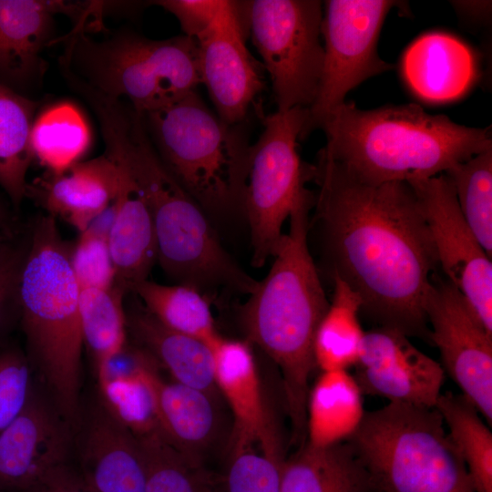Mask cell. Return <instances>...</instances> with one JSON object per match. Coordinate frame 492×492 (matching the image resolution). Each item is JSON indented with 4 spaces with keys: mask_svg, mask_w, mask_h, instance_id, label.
<instances>
[{
    "mask_svg": "<svg viewBox=\"0 0 492 492\" xmlns=\"http://www.w3.org/2000/svg\"><path fill=\"white\" fill-rule=\"evenodd\" d=\"M31 145L34 159L56 172L79 161L90 145V131L80 112L63 103L36 117Z\"/></svg>",
    "mask_w": 492,
    "mask_h": 492,
    "instance_id": "obj_33",
    "label": "cell"
},
{
    "mask_svg": "<svg viewBox=\"0 0 492 492\" xmlns=\"http://www.w3.org/2000/svg\"><path fill=\"white\" fill-rule=\"evenodd\" d=\"M38 108V101L0 85V188L15 210L26 199Z\"/></svg>",
    "mask_w": 492,
    "mask_h": 492,
    "instance_id": "obj_27",
    "label": "cell"
},
{
    "mask_svg": "<svg viewBox=\"0 0 492 492\" xmlns=\"http://www.w3.org/2000/svg\"><path fill=\"white\" fill-rule=\"evenodd\" d=\"M364 414L363 394L348 370L321 372L308 393L306 442L316 447L346 442Z\"/></svg>",
    "mask_w": 492,
    "mask_h": 492,
    "instance_id": "obj_25",
    "label": "cell"
},
{
    "mask_svg": "<svg viewBox=\"0 0 492 492\" xmlns=\"http://www.w3.org/2000/svg\"><path fill=\"white\" fill-rule=\"evenodd\" d=\"M131 292L169 330L200 339L210 346L220 336L215 329L210 302L201 292L191 286L145 280Z\"/></svg>",
    "mask_w": 492,
    "mask_h": 492,
    "instance_id": "obj_29",
    "label": "cell"
},
{
    "mask_svg": "<svg viewBox=\"0 0 492 492\" xmlns=\"http://www.w3.org/2000/svg\"><path fill=\"white\" fill-rule=\"evenodd\" d=\"M436 408L461 456L475 492H492V434L462 395L441 394Z\"/></svg>",
    "mask_w": 492,
    "mask_h": 492,
    "instance_id": "obj_30",
    "label": "cell"
},
{
    "mask_svg": "<svg viewBox=\"0 0 492 492\" xmlns=\"http://www.w3.org/2000/svg\"><path fill=\"white\" fill-rule=\"evenodd\" d=\"M310 180L332 277L359 294L361 311L380 327L429 337L425 307L438 261L411 185L367 182L321 150Z\"/></svg>",
    "mask_w": 492,
    "mask_h": 492,
    "instance_id": "obj_1",
    "label": "cell"
},
{
    "mask_svg": "<svg viewBox=\"0 0 492 492\" xmlns=\"http://www.w3.org/2000/svg\"><path fill=\"white\" fill-rule=\"evenodd\" d=\"M62 40L63 77L107 97L127 98L138 115L164 108L201 84L199 44L184 35L156 40L120 29L97 40L71 29L56 43Z\"/></svg>",
    "mask_w": 492,
    "mask_h": 492,
    "instance_id": "obj_6",
    "label": "cell"
},
{
    "mask_svg": "<svg viewBox=\"0 0 492 492\" xmlns=\"http://www.w3.org/2000/svg\"><path fill=\"white\" fill-rule=\"evenodd\" d=\"M72 465L90 492H146L137 437L97 389L74 425Z\"/></svg>",
    "mask_w": 492,
    "mask_h": 492,
    "instance_id": "obj_15",
    "label": "cell"
},
{
    "mask_svg": "<svg viewBox=\"0 0 492 492\" xmlns=\"http://www.w3.org/2000/svg\"><path fill=\"white\" fill-rule=\"evenodd\" d=\"M106 145L122 156L149 204L164 273L178 284L202 293L227 289L250 295L259 281L224 250L199 203L159 159L140 115L120 101L103 99L92 108Z\"/></svg>",
    "mask_w": 492,
    "mask_h": 492,
    "instance_id": "obj_2",
    "label": "cell"
},
{
    "mask_svg": "<svg viewBox=\"0 0 492 492\" xmlns=\"http://www.w3.org/2000/svg\"><path fill=\"white\" fill-rule=\"evenodd\" d=\"M332 302L316 329L313 340L315 365L321 370H348L356 364L365 332L359 313L362 300L345 282L333 276Z\"/></svg>",
    "mask_w": 492,
    "mask_h": 492,
    "instance_id": "obj_28",
    "label": "cell"
},
{
    "mask_svg": "<svg viewBox=\"0 0 492 492\" xmlns=\"http://www.w3.org/2000/svg\"><path fill=\"white\" fill-rule=\"evenodd\" d=\"M346 442L371 492H475L436 407L388 403L365 412Z\"/></svg>",
    "mask_w": 492,
    "mask_h": 492,
    "instance_id": "obj_8",
    "label": "cell"
},
{
    "mask_svg": "<svg viewBox=\"0 0 492 492\" xmlns=\"http://www.w3.org/2000/svg\"><path fill=\"white\" fill-rule=\"evenodd\" d=\"M116 190V166L104 153L60 171H46L28 182L26 198L80 233L113 202Z\"/></svg>",
    "mask_w": 492,
    "mask_h": 492,
    "instance_id": "obj_21",
    "label": "cell"
},
{
    "mask_svg": "<svg viewBox=\"0 0 492 492\" xmlns=\"http://www.w3.org/2000/svg\"><path fill=\"white\" fill-rule=\"evenodd\" d=\"M70 243V263L80 289L116 285V270L109 233L87 228Z\"/></svg>",
    "mask_w": 492,
    "mask_h": 492,
    "instance_id": "obj_36",
    "label": "cell"
},
{
    "mask_svg": "<svg viewBox=\"0 0 492 492\" xmlns=\"http://www.w3.org/2000/svg\"><path fill=\"white\" fill-rule=\"evenodd\" d=\"M323 4L317 0L244 1L245 23L272 81L277 111L309 108L322 76Z\"/></svg>",
    "mask_w": 492,
    "mask_h": 492,
    "instance_id": "obj_10",
    "label": "cell"
},
{
    "mask_svg": "<svg viewBox=\"0 0 492 492\" xmlns=\"http://www.w3.org/2000/svg\"><path fill=\"white\" fill-rule=\"evenodd\" d=\"M241 1H228L209 32L198 41L201 84L217 116L236 125L245 121L265 87L261 66L244 44Z\"/></svg>",
    "mask_w": 492,
    "mask_h": 492,
    "instance_id": "obj_17",
    "label": "cell"
},
{
    "mask_svg": "<svg viewBox=\"0 0 492 492\" xmlns=\"http://www.w3.org/2000/svg\"><path fill=\"white\" fill-rule=\"evenodd\" d=\"M429 338L442 367L490 425L492 422V333L463 294L448 281L433 277L425 301Z\"/></svg>",
    "mask_w": 492,
    "mask_h": 492,
    "instance_id": "obj_13",
    "label": "cell"
},
{
    "mask_svg": "<svg viewBox=\"0 0 492 492\" xmlns=\"http://www.w3.org/2000/svg\"><path fill=\"white\" fill-rule=\"evenodd\" d=\"M320 128L321 151L371 183L434 177L492 149L490 128L459 125L415 103L363 110L343 102Z\"/></svg>",
    "mask_w": 492,
    "mask_h": 492,
    "instance_id": "obj_4",
    "label": "cell"
},
{
    "mask_svg": "<svg viewBox=\"0 0 492 492\" xmlns=\"http://www.w3.org/2000/svg\"><path fill=\"white\" fill-rule=\"evenodd\" d=\"M117 285L81 289L79 313L84 348L92 361L95 375L128 341L124 297Z\"/></svg>",
    "mask_w": 492,
    "mask_h": 492,
    "instance_id": "obj_32",
    "label": "cell"
},
{
    "mask_svg": "<svg viewBox=\"0 0 492 492\" xmlns=\"http://www.w3.org/2000/svg\"><path fill=\"white\" fill-rule=\"evenodd\" d=\"M281 492H371L364 467L348 442L316 447L307 442L281 468Z\"/></svg>",
    "mask_w": 492,
    "mask_h": 492,
    "instance_id": "obj_26",
    "label": "cell"
},
{
    "mask_svg": "<svg viewBox=\"0 0 492 492\" xmlns=\"http://www.w3.org/2000/svg\"><path fill=\"white\" fill-rule=\"evenodd\" d=\"M284 459L253 448L232 453L221 481V492H281Z\"/></svg>",
    "mask_w": 492,
    "mask_h": 492,
    "instance_id": "obj_38",
    "label": "cell"
},
{
    "mask_svg": "<svg viewBox=\"0 0 492 492\" xmlns=\"http://www.w3.org/2000/svg\"><path fill=\"white\" fill-rule=\"evenodd\" d=\"M140 116L165 168L210 218L242 212L251 147L242 123L222 121L196 91Z\"/></svg>",
    "mask_w": 492,
    "mask_h": 492,
    "instance_id": "obj_7",
    "label": "cell"
},
{
    "mask_svg": "<svg viewBox=\"0 0 492 492\" xmlns=\"http://www.w3.org/2000/svg\"><path fill=\"white\" fill-rule=\"evenodd\" d=\"M158 427L179 451L197 460L211 441L216 429V414L210 394L163 380L158 366L149 372Z\"/></svg>",
    "mask_w": 492,
    "mask_h": 492,
    "instance_id": "obj_24",
    "label": "cell"
},
{
    "mask_svg": "<svg viewBox=\"0 0 492 492\" xmlns=\"http://www.w3.org/2000/svg\"><path fill=\"white\" fill-rule=\"evenodd\" d=\"M158 364L154 360L133 375L107 379L97 384L104 402L135 436L159 428L149 378L150 370Z\"/></svg>",
    "mask_w": 492,
    "mask_h": 492,
    "instance_id": "obj_35",
    "label": "cell"
},
{
    "mask_svg": "<svg viewBox=\"0 0 492 492\" xmlns=\"http://www.w3.org/2000/svg\"><path fill=\"white\" fill-rule=\"evenodd\" d=\"M128 333L173 377V381L213 395L214 358L205 342L161 324L143 306L126 311Z\"/></svg>",
    "mask_w": 492,
    "mask_h": 492,
    "instance_id": "obj_23",
    "label": "cell"
},
{
    "mask_svg": "<svg viewBox=\"0 0 492 492\" xmlns=\"http://www.w3.org/2000/svg\"><path fill=\"white\" fill-rule=\"evenodd\" d=\"M420 202L438 264L492 333V263L465 220L445 174L408 182Z\"/></svg>",
    "mask_w": 492,
    "mask_h": 492,
    "instance_id": "obj_12",
    "label": "cell"
},
{
    "mask_svg": "<svg viewBox=\"0 0 492 492\" xmlns=\"http://www.w3.org/2000/svg\"><path fill=\"white\" fill-rule=\"evenodd\" d=\"M4 236L5 235L0 236V260L2 259L3 255L5 254V252L6 251V250L8 249V247L10 245V244H6L5 242V240L3 239Z\"/></svg>",
    "mask_w": 492,
    "mask_h": 492,
    "instance_id": "obj_44",
    "label": "cell"
},
{
    "mask_svg": "<svg viewBox=\"0 0 492 492\" xmlns=\"http://www.w3.org/2000/svg\"><path fill=\"white\" fill-rule=\"evenodd\" d=\"M105 147V153L117 169L109 246L116 270V285L128 293L138 283L148 280L157 262L156 233L146 197L129 167L114 147Z\"/></svg>",
    "mask_w": 492,
    "mask_h": 492,
    "instance_id": "obj_20",
    "label": "cell"
},
{
    "mask_svg": "<svg viewBox=\"0 0 492 492\" xmlns=\"http://www.w3.org/2000/svg\"><path fill=\"white\" fill-rule=\"evenodd\" d=\"M402 68L411 89L433 102L461 97L476 77V61L469 47L440 32L416 39L405 51Z\"/></svg>",
    "mask_w": 492,
    "mask_h": 492,
    "instance_id": "obj_22",
    "label": "cell"
},
{
    "mask_svg": "<svg viewBox=\"0 0 492 492\" xmlns=\"http://www.w3.org/2000/svg\"><path fill=\"white\" fill-rule=\"evenodd\" d=\"M35 375L25 350L10 343H0V432L26 405Z\"/></svg>",
    "mask_w": 492,
    "mask_h": 492,
    "instance_id": "obj_37",
    "label": "cell"
},
{
    "mask_svg": "<svg viewBox=\"0 0 492 492\" xmlns=\"http://www.w3.org/2000/svg\"><path fill=\"white\" fill-rule=\"evenodd\" d=\"M353 374L362 394L389 403L436 407L445 371L405 333L379 327L365 332Z\"/></svg>",
    "mask_w": 492,
    "mask_h": 492,
    "instance_id": "obj_16",
    "label": "cell"
},
{
    "mask_svg": "<svg viewBox=\"0 0 492 492\" xmlns=\"http://www.w3.org/2000/svg\"><path fill=\"white\" fill-rule=\"evenodd\" d=\"M314 193L300 197L289 218L266 277L242 308L247 336L278 365L292 437L306 436L309 382L316 367L313 340L329 303L308 245L309 214Z\"/></svg>",
    "mask_w": 492,
    "mask_h": 492,
    "instance_id": "obj_3",
    "label": "cell"
},
{
    "mask_svg": "<svg viewBox=\"0 0 492 492\" xmlns=\"http://www.w3.org/2000/svg\"><path fill=\"white\" fill-rule=\"evenodd\" d=\"M401 6L389 0H329L324 2L322 36L323 63L316 97L300 136L303 139L340 105L347 93L371 77L395 67L383 60L377 42L389 11Z\"/></svg>",
    "mask_w": 492,
    "mask_h": 492,
    "instance_id": "obj_11",
    "label": "cell"
},
{
    "mask_svg": "<svg viewBox=\"0 0 492 492\" xmlns=\"http://www.w3.org/2000/svg\"><path fill=\"white\" fill-rule=\"evenodd\" d=\"M217 389L234 417L233 452L253 448L282 456L281 443L265 409L258 372L248 343L221 336L210 346Z\"/></svg>",
    "mask_w": 492,
    "mask_h": 492,
    "instance_id": "obj_19",
    "label": "cell"
},
{
    "mask_svg": "<svg viewBox=\"0 0 492 492\" xmlns=\"http://www.w3.org/2000/svg\"><path fill=\"white\" fill-rule=\"evenodd\" d=\"M28 492H90L72 463L52 472Z\"/></svg>",
    "mask_w": 492,
    "mask_h": 492,
    "instance_id": "obj_41",
    "label": "cell"
},
{
    "mask_svg": "<svg viewBox=\"0 0 492 492\" xmlns=\"http://www.w3.org/2000/svg\"><path fill=\"white\" fill-rule=\"evenodd\" d=\"M0 492H4V491H1V490H0Z\"/></svg>",
    "mask_w": 492,
    "mask_h": 492,
    "instance_id": "obj_45",
    "label": "cell"
},
{
    "mask_svg": "<svg viewBox=\"0 0 492 492\" xmlns=\"http://www.w3.org/2000/svg\"><path fill=\"white\" fill-rule=\"evenodd\" d=\"M456 9L465 16L472 19H487L490 14L491 2L487 1H456L452 2Z\"/></svg>",
    "mask_w": 492,
    "mask_h": 492,
    "instance_id": "obj_42",
    "label": "cell"
},
{
    "mask_svg": "<svg viewBox=\"0 0 492 492\" xmlns=\"http://www.w3.org/2000/svg\"><path fill=\"white\" fill-rule=\"evenodd\" d=\"M445 174L453 185L465 220L491 258L492 149L453 166Z\"/></svg>",
    "mask_w": 492,
    "mask_h": 492,
    "instance_id": "obj_34",
    "label": "cell"
},
{
    "mask_svg": "<svg viewBox=\"0 0 492 492\" xmlns=\"http://www.w3.org/2000/svg\"><path fill=\"white\" fill-rule=\"evenodd\" d=\"M143 462L146 492H221L201 461L175 448L159 429L135 436Z\"/></svg>",
    "mask_w": 492,
    "mask_h": 492,
    "instance_id": "obj_31",
    "label": "cell"
},
{
    "mask_svg": "<svg viewBox=\"0 0 492 492\" xmlns=\"http://www.w3.org/2000/svg\"><path fill=\"white\" fill-rule=\"evenodd\" d=\"M226 0H158L151 4L172 14L184 36L201 39L213 26L227 5Z\"/></svg>",
    "mask_w": 492,
    "mask_h": 492,
    "instance_id": "obj_39",
    "label": "cell"
},
{
    "mask_svg": "<svg viewBox=\"0 0 492 492\" xmlns=\"http://www.w3.org/2000/svg\"><path fill=\"white\" fill-rule=\"evenodd\" d=\"M307 117L308 108L302 107L263 116L262 132L251 147L242 213L256 268L273 256L285 220L308 190L311 165L302 163L297 151Z\"/></svg>",
    "mask_w": 492,
    "mask_h": 492,
    "instance_id": "obj_9",
    "label": "cell"
},
{
    "mask_svg": "<svg viewBox=\"0 0 492 492\" xmlns=\"http://www.w3.org/2000/svg\"><path fill=\"white\" fill-rule=\"evenodd\" d=\"M79 2L0 0V85L19 94L40 88L48 68L43 52L55 45V17L72 22Z\"/></svg>",
    "mask_w": 492,
    "mask_h": 492,
    "instance_id": "obj_18",
    "label": "cell"
},
{
    "mask_svg": "<svg viewBox=\"0 0 492 492\" xmlns=\"http://www.w3.org/2000/svg\"><path fill=\"white\" fill-rule=\"evenodd\" d=\"M15 231V222L12 213L0 198V232L11 238Z\"/></svg>",
    "mask_w": 492,
    "mask_h": 492,
    "instance_id": "obj_43",
    "label": "cell"
},
{
    "mask_svg": "<svg viewBox=\"0 0 492 492\" xmlns=\"http://www.w3.org/2000/svg\"><path fill=\"white\" fill-rule=\"evenodd\" d=\"M74 426L40 384L20 414L0 432V490L28 492L72 463Z\"/></svg>",
    "mask_w": 492,
    "mask_h": 492,
    "instance_id": "obj_14",
    "label": "cell"
},
{
    "mask_svg": "<svg viewBox=\"0 0 492 492\" xmlns=\"http://www.w3.org/2000/svg\"><path fill=\"white\" fill-rule=\"evenodd\" d=\"M80 292L70 243L62 238L56 219L38 217L19 276L18 323L35 378L73 426L83 401Z\"/></svg>",
    "mask_w": 492,
    "mask_h": 492,
    "instance_id": "obj_5",
    "label": "cell"
},
{
    "mask_svg": "<svg viewBox=\"0 0 492 492\" xmlns=\"http://www.w3.org/2000/svg\"><path fill=\"white\" fill-rule=\"evenodd\" d=\"M26 249V241L9 245L0 260V342L18 323V283Z\"/></svg>",
    "mask_w": 492,
    "mask_h": 492,
    "instance_id": "obj_40",
    "label": "cell"
}]
</instances>
